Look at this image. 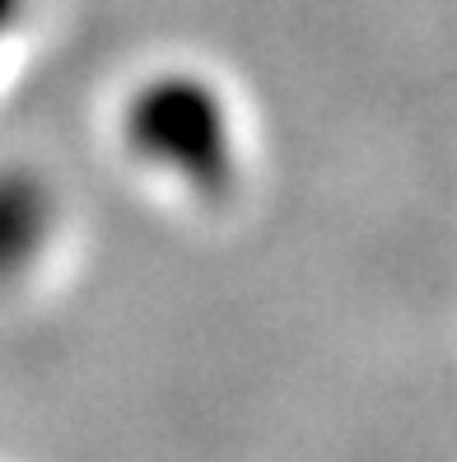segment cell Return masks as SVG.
Listing matches in <instances>:
<instances>
[{
  "mask_svg": "<svg viewBox=\"0 0 457 462\" xmlns=\"http://www.w3.org/2000/svg\"><path fill=\"white\" fill-rule=\"evenodd\" d=\"M126 141L141 159H150L154 169H164L173 145L187 141L178 173L192 178V182L224 173V164H229L224 103H215V94L206 85H197V79L141 89L136 103H131V113H126Z\"/></svg>",
  "mask_w": 457,
  "mask_h": 462,
  "instance_id": "6da1fadb",
  "label": "cell"
},
{
  "mask_svg": "<svg viewBox=\"0 0 457 462\" xmlns=\"http://www.w3.org/2000/svg\"><path fill=\"white\" fill-rule=\"evenodd\" d=\"M0 206H5V220H0V281H10L42 248L51 225H47V210H38V192L23 182H0Z\"/></svg>",
  "mask_w": 457,
  "mask_h": 462,
  "instance_id": "7a4b0ae2",
  "label": "cell"
}]
</instances>
